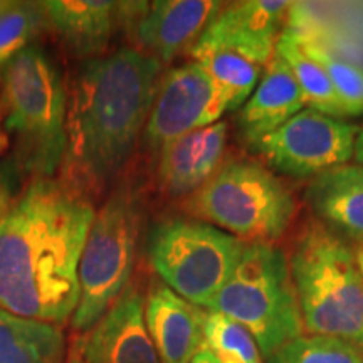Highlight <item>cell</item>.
<instances>
[{
    "label": "cell",
    "instance_id": "obj_1",
    "mask_svg": "<svg viewBox=\"0 0 363 363\" xmlns=\"http://www.w3.org/2000/svg\"><path fill=\"white\" fill-rule=\"evenodd\" d=\"M91 199L65 180L35 177L0 222V310L62 326L79 298Z\"/></svg>",
    "mask_w": 363,
    "mask_h": 363
},
{
    "label": "cell",
    "instance_id": "obj_2",
    "mask_svg": "<svg viewBox=\"0 0 363 363\" xmlns=\"http://www.w3.org/2000/svg\"><path fill=\"white\" fill-rule=\"evenodd\" d=\"M162 69L128 48L86 62L67 101L61 180L88 199L108 189L147 126Z\"/></svg>",
    "mask_w": 363,
    "mask_h": 363
},
{
    "label": "cell",
    "instance_id": "obj_3",
    "mask_svg": "<svg viewBox=\"0 0 363 363\" xmlns=\"http://www.w3.org/2000/svg\"><path fill=\"white\" fill-rule=\"evenodd\" d=\"M288 262L305 331L363 352V276L355 249L321 222L308 220Z\"/></svg>",
    "mask_w": 363,
    "mask_h": 363
},
{
    "label": "cell",
    "instance_id": "obj_4",
    "mask_svg": "<svg viewBox=\"0 0 363 363\" xmlns=\"http://www.w3.org/2000/svg\"><path fill=\"white\" fill-rule=\"evenodd\" d=\"M6 130L21 169L52 177L66 155L67 94L61 72L39 45H27L2 71Z\"/></svg>",
    "mask_w": 363,
    "mask_h": 363
},
{
    "label": "cell",
    "instance_id": "obj_5",
    "mask_svg": "<svg viewBox=\"0 0 363 363\" xmlns=\"http://www.w3.org/2000/svg\"><path fill=\"white\" fill-rule=\"evenodd\" d=\"M184 208L246 244H276L291 225L296 201L267 167L240 158L222 163Z\"/></svg>",
    "mask_w": 363,
    "mask_h": 363
},
{
    "label": "cell",
    "instance_id": "obj_6",
    "mask_svg": "<svg viewBox=\"0 0 363 363\" xmlns=\"http://www.w3.org/2000/svg\"><path fill=\"white\" fill-rule=\"evenodd\" d=\"M207 310L246 326L264 360L305 335L288 254L276 244H246Z\"/></svg>",
    "mask_w": 363,
    "mask_h": 363
},
{
    "label": "cell",
    "instance_id": "obj_7",
    "mask_svg": "<svg viewBox=\"0 0 363 363\" xmlns=\"http://www.w3.org/2000/svg\"><path fill=\"white\" fill-rule=\"evenodd\" d=\"M142 222V203L128 187L118 189L94 214L79 261L74 331L93 328L131 283Z\"/></svg>",
    "mask_w": 363,
    "mask_h": 363
},
{
    "label": "cell",
    "instance_id": "obj_8",
    "mask_svg": "<svg viewBox=\"0 0 363 363\" xmlns=\"http://www.w3.org/2000/svg\"><path fill=\"white\" fill-rule=\"evenodd\" d=\"M246 242L194 217L162 220L150 234L153 269L172 291L207 310L242 256Z\"/></svg>",
    "mask_w": 363,
    "mask_h": 363
},
{
    "label": "cell",
    "instance_id": "obj_9",
    "mask_svg": "<svg viewBox=\"0 0 363 363\" xmlns=\"http://www.w3.org/2000/svg\"><path fill=\"white\" fill-rule=\"evenodd\" d=\"M358 133L357 125L306 106L252 150L279 174L311 180L350 163Z\"/></svg>",
    "mask_w": 363,
    "mask_h": 363
},
{
    "label": "cell",
    "instance_id": "obj_10",
    "mask_svg": "<svg viewBox=\"0 0 363 363\" xmlns=\"http://www.w3.org/2000/svg\"><path fill=\"white\" fill-rule=\"evenodd\" d=\"M229 111L214 81L197 62L172 67L162 76L143 140L153 153L190 131L220 121Z\"/></svg>",
    "mask_w": 363,
    "mask_h": 363
},
{
    "label": "cell",
    "instance_id": "obj_11",
    "mask_svg": "<svg viewBox=\"0 0 363 363\" xmlns=\"http://www.w3.org/2000/svg\"><path fill=\"white\" fill-rule=\"evenodd\" d=\"M222 11L212 0L118 2V26H123L136 51L169 65L190 49Z\"/></svg>",
    "mask_w": 363,
    "mask_h": 363
},
{
    "label": "cell",
    "instance_id": "obj_12",
    "mask_svg": "<svg viewBox=\"0 0 363 363\" xmlns=\"http://www.w3.org/2000/svg\"><path fill=\"white\" fill-rule=\"evenodd\" d=\"M289 7L284 0H246L222 7L195 44L230 49L267 67L284 33Z\"/></svg>",
    "mask_w": 363,
    "mask_h": 363
},
{
    "label": "cell",
    "instance_id": "obj_13",
    "mask_svg": "<svg viewBox=\"0 0 363 363\" xmlns=\"http://www.w3.org/2000/svg\"><path fill=\"white\" fill-rule=\"evenodd\" d=\"M86 355L89 363H160L138 286H126L101 320L86 331Z\"/></svg>",
    "mask_w": 363,
    "mask_h": 363
},
{
    "label": "cell",
    "instance_id": "obj_14",
    "mask_svg": "<svg viewBox=\"0 0 363 363\" xmlns=\"http://www.w3.org/2000/svg\"><path fill=\"white\" fill-rule=\"evenodd\" d=\"M225 147V121L180 136L157 153L158 187L169 197H190L220 169Z\"/></svg>",
    "mask_w": 363,
    "mask_h": 363
},
{
    "label": "cell",
    "instance_id": "obj_15",
    "mask_svg": "<svg viewBox=\"0 0 363 363\" xmlns=\"http://www.w3.org/2000/svg\"><path fill=\"white\" fill-rule=\"evenodd\" d=\"M207 310L155 281L145 298V321L160 363H190L203 345Z\"/></svg>",
    "mask_w": 363,
    "mask_h": 363
},
{
    "label": "cell",
    "instance_id": "obj_16",
    "mask_svg": "<svg viewBox=\"0 0 363 363\" xmlns=\"http://www.w3.org/2000/svg\"><path fill=\"white\" fill-rule=\"evenodd\" d=\"M40 16L72 56L96 59L108 49L118 27V2L108 0H48Z\"/></svg>",
    "mask_w": 363,
    "mask_h": 363
},
{
    "label": "cell",
    "instance_id": "obj_17",
    "mask_svg": "<svg viewBox=\"0 0 363 363\" xmlns=\"http://www.w3.org/2000/svg\"><path fill=\"white\" fill-rule=\"evenodd\" d=\"M308 206L326 229L343 240L363 244V167H333L313 177L305 190Z\"/></svg>",
    "mask_w": 363,
    "mask_h": 363
},
{
    "label": "cell",
    "instance_id": "obj_18",
    "mask_svg": "<svg viewBox=\"0 0 363 363\" xmlns=\"http://www.w3.org/2000/svg\"><path fill=\"white\" fill-rule=\"evenodd\" d=\"M306 108V99L286 62L274 52L251 98L238 116L239 133L254 148L262 138Z\"/></svg>",
    "mask_w": 363,
    "mask_h": 363
},
{
    "label": "cell",
    "instance_id": "obj_19",
    "mask_svg": "<svg viewBox=\"0 0 363 363\" xmlns=\"http://www.w3.org/2000/svg\"><path fill=\"white\" fill-rule=\"evenodd\" d=\"M62 326L0 310V363H65Z\"/></svg>",
    "mask_w": 363,
    "mask_h": 363
},
{
    "label": "cell",
    "instance_id": "obj_20",
    "mask_svg": "<svg viewBox=\"0 0 363 363\" xmlns=\"http://www.w3.org/2000/svg\"><path fill=\"white\" fill-rule=\"evenodd\" d=\"M190 56L207 76L214 81L217 89L224 96L229 111L239 110L251 98L257 83L261 81L262 67L235 51L214 45L194 44Z\"/></svg>",
    "mask_w": 363,
    "mask_h": 363
},
{
    "label": "cell",
    "instance_id": "obj_21",
    "mask_svg": "<svg viewBox=\"0 0 363 363\" xmlns=\"http://www.w3.org/2000/svg\"><path fill=\"white\" fill-rule=\"evenodd\" d=\"M276 54L289 66L296 78L306 106L335 118H345V111L325 67L311 57L301 39L293 30H284L276 44Z\"/></svg>",
    "mask_w": 363,
    "mask_h": 363
},
{
    "label": "cell",
    "instance_id": "obj_22",
    "mask_svg": "<svg viewBox=\"0 0 363 363\" xmlns=\"http://www.w3.org/2000/svg\"><path fill=\"white\" fill-rule=\"evenodd\" d=\"M203 345L220 363H264L251 331L220 313L207 310Z\"/></svg>",
    "mask_w": 363,
    "mask_h": 363
},
{
    "label": "cell",
    "instance_id": "obj_23",
    "mask_svg": "<svg viewBox=\"0 0 363 363\" xmlns=\"http://www.w3.org/2000/svg\"><path fill=\"white\" fill-rule=\"evenodd\" d=\"M296 35L301 39L308 54L325 67L331 84L337 91L340 103H342L345 116L363 115V67L328 52L323 45L315 40L303 38L301 34Z\"/></svg>",
    "mask_w": 363,
    "mask_h": 363
},
{
    "label": "cell",
    "instance_id": "obj_24",
    "mask_svg": "<svg viewBox=\"0 0 363 363\" xmlns=\"http://www.w3.org/2000/svg\"><path fill=\"white\" fill-rule=\"evenodd\" d=\"M267 363H363V352L335 337L303 335L283 345Z\"/></svg>",
    "mask_w": 363,
    "mask_h": 363
},
{
    "label": "cell",
    "instance_id": "obj_25",
    "mask_svg": "<svg viewBox=\"0 0 363 363\" xmlns=\"http://www.w3.org/2000/svg\"><path fill=\"white\" fill-rule=\"evenodd\" d=\"M44 26L39 4L0 0V71L24 51Z\"/></svg>",
    "mask_w": 363,
    "mask_h": 363
},
{
    "label": "cell",
    "instance_id": "obj_26",
    "mask_svg": "<svg viewBox=\"0 0 363 363\" xmlns=\"http://www.w3.org/2000/svg\"><path fill=\"white\" fill-rule=\"evenodd\" d=\"M65 363H89L88 355H86V333L72 331L71 337L67 338Z\"/></svg>",
    "mask_w": 363,
    "mask_h": 363
},
{
    "label": "cell",
    "instance_id": "obj_27",
    "mask_svg": "<svg viewBox=\"0 0 363 363\" xmlns=\"http://www.w3.org/2000/svg\"><path fill=\"white\" fill-rule=\"evenodd\" d=\"M13 201H16V199H13L12 195L11 179H9L6 170L0 169V222H2L4 217H6Z\"/></svg>",
    "mask_w": 363,
    "mask_h": 363
},
{
    "label": "cell",
    "instance_id": "obj_28",
    "mask_svg": "<svg viewBox=\"0 0 363 363\" xmlns=\"http://www.w3.org/2000/svg\"><path fill=\"white\" fill-rule=\"evenodd\" d=\"M190 363H220V362L217 360V357L211 350H208L206 345H202V348L195 353L192 360H190Z\"/></svg>",
    "mask_w": 363,
    "mask_h": 363
},
{
    "label": "cell",
    "instance_id": "obj_29",
    "mask_svg": "<svg viewBox=\"0 0 363 363\" xmlns=\"http://www.w3.org/2000/svg\"><path fill=\"white\" fill-rule=\"evenodd\" d=\"M358 165L363 167V128L360 130V133L357 136V142H355V155Z\"/></svg>",
    "mask_w": 363,
    "mask_h": 363
},
{
    "label": "cell",
    "instance_id": "obj_30",
    "mask_svg": "<svg viewBox=\"0 0 363 363\" xmlns=\"http://www.w3.org/2000/svg\"><path fill=\"white\" fill-rule=\"evenodd\" d=\"M355 254H357L358 267H360V272H362V276H363V244H360V246H357Z\"/></svg>",
    "mask_w": 363,
    "mask_h": 363
},
{
    "label": "cell",
    "instance_id": "obj_31",
    "mask_svg": "<svg viewBox=\"0 0 363 363\" xmlns=\"http://www.w3.org/2000/svg\"><path fill=\"white\" fill-rule=\"evenodd\" d=\"M4 150H6V145H4V143H0V153H2Z\"/></svg>",
    "mask_w": 363,
    "mask_h": 363
},
{
    "label": "cell",
    "instance_id": "obj_32",
    "mask_svg": "<svg viewBox=\"0 0 363 363\" xmlns=\"http://www.w3.org/2000/svg\"><path fill=\"white\" fill-rule=\"evenodd\" d=\"M2 133H4V130H2V128H0V135H2Z\"/></svg>",
    "mask_w": 363,
    "mask_h": 363
}]
</instances>
